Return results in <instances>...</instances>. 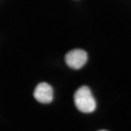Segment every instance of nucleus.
Masks as SVG:
<instances>
[{
	"mask_svg": "<svg viewBox=\"0 0 131 131\" xmlns=\"http://www.w3.org/2000/svg\"><path fill=\"white\" fill-rule=\"evenodd\" d=\"M74 101L76 107L81 112H93L96 108V101L88 86H82L75 92Z\"/></svg>",
	"mask_w": 131,
	"mask_h": 131,
	"instance_id": "1",
	"label": "nucleus"
},
{
	"mask_svg": "<svg viewBox=\"0 0 131 131\" xmlns=\"http://www.w3.org/2000/svg\"><path fill=\"white\" fill-rule=\"evenodd\" d=\"M88 61L87 52L81 49L69 51L65 56L66 63L73 69H80Z\"/></svg>",
	"mask_w": 131,
	"mask_h": 131,
	"instance_id": "2",
	"label": "nucleus"
},
{
	"mask_svg": "<svg viewBox=\"0 0 131 131\" xmlns=\"http://www.w3.org/2000/svg\"><path fill=\"white\" fill-rule=\"evenodd\" d=\"M34 97L39 103H50L53 100L52 88L46 82H41L38 84L34 90Z\"/></svg>",
	"mask_w": 131,
	"mask_h": 131,
	"instance_id": "3",
	"label": "nucleus"
},
{
	"mask_svg": "<svg viewBox=\"0 0 131 131\" xmlns=\"http://www.w3.org/2000/svg\"><path fill=\"white\" fill-rule=\"evenodd\" d=\"M99 131H106V130H99Z\"/></svg>",
	"mask_w": 131,
	"mask_h": 131,
	"instance_id": "4",
	"label": "nucleus"
}]
</instances>
